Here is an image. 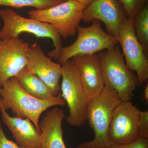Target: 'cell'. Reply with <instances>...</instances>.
Masks as SVG:
<instances>
[{
  "mask_svg": "<svg viewBox=\"0 0 148 148\" xmlns=\"http://www.w3.org/2000/svg\"><path fill=\"white\" fill-rule=\"evenodd\" d=\"M0 101L6 110H11L15 116L28 118L41 133V115L53 106H65L66 103L61 93L49 100H42L30 95L22 88L15 77L11 78L0 87Z\"/></svg>",
  "mask_w": 148,
  "mask_h": 148,
  "instance_id": "cell-1",
  "label": "cell"
},
{
  "mask_svg": "<svg viewBox=\"0 0 148 148\" xmlns=\"http://www.w3.org/2000/svg\"><path fill=\"white\" fill-rule=\"evenodd\" d=\"M122 101L117 93L105 86L101 94L91 99L88 105L86 119L93 129L94 138L75 148H106L112 145L109 129L113 112Z\"/></svg>",
  "mask_w": 148,
  "mask_h": 148,
  "instance_id": "cell-2",
  "label": "cell"
},
{
  "mask_svg": "<svg viewBox=\"0 0 148 148\" xmlns=\"http://www.w3.org/2000/svg\"><path fill=\"white\" fill-rule=\"evenodd\" d=\"M98 55L105 86L114 90L122 101H131L139 80L127 67L118 45Z\"/></svg>",
  "mask_w": 148,
  "mask_h": 148,
  "instance_id": "cell-3",
  "label": "cell"
},
{
  "mask_svg": "<svg viewBox=\"0 0 148 148\" xmlns=\"http://www.w3.org/2000/svg\"><path fill=\"white\" fill-rule=\"evenodd\" d=\"M0 17L3 22L0 31V39H8L18 38L22 33H29L37 38H49L53 41L54 49L48 53V56L56 60L63 48L61 37L57 29L51 24L19 15L12 9L0 10Z\"/></svg>",
  "mask_w": 148,
  "mask_h": 148,
  "instance_id": "cell-4",
  "label": "cell"
},
{
  "mask_svg": "<svg viewBox=\"0 0 148 148\" xmlns=\"http://www.w3.org/2000/svg\"><path fill=\"white\" fill-rule=\"evenodd\" d=\"M61 64V95L69 110L66 121L71 126L82 127L87 121L86 112L90 100L84 92L79 73L73 60L69 59Z\"/></svg>",
  "mask_w": 148,
  "mask_h": 148,
  "instance_id": "cell-5",
  "label": "cell"
},
{
  "mask_svg": "<svg viewBox=\"0 0 148 148\" xmlns=\"http://www.w3.org/2000/svg\"><path fill=\"white\" fill-rule=\"evenodd\" d=\"M89 27L79 26L78 37L71 45L63 47L56 60L63 64L75 56L92 54L112 48L118 43L117 38L103 30L101 21L94 20Z\"/></svg>",
  "mask_w": 148,
  "mask_h": 148,
  "instance_id": "cell-6",
  "label": "cell"
},
{
  "mask_svg": "<svg viewBox=\"0 0 148 148\" xmlns=\"http://www.w3.org/2000/svg\"><path fill=\"white\" fill-rule=\"evenodd\" d=\"M86 8L75 0L65 1L41 10L29 11L30 18L51 24L65 40L76 34Z\"/></svg>",
  "mask_w": 148,
  "mask_h": 148,
  "instance_id": "cell-7",
  "label": "cell"
},
{
  "mask_svg": "<svg viewBox=\"0 0 148 148\" xmlns=\"http://www.w3.org/2000/svg\"><path fill=\"white\" fill-rule=\"evenodd\" d=\"M141 112L131 101H122L116 107L109 129L112 145H125L142 139L140 132Z\"/></svg>",
  "mask_w": 148,
  "mask_h": 148,
  "instance_id": "cell-8",
  "label": "cell"
},
{
  "mask_svg": "<svg viewBox=\"0 0 148 148\" xmlns=\"http://www.w3.org/2000/svg\"><path fill=\"white\" fill-rule=\"evenodd\" d=\"M118 41L128 68L137 73L139 86L148 82V60L143 46L135 34L132 19L125 20L120 30Z\"/></svg>",
  "mask_w": 148,
  "mask_h": 148,
  "instance_id": "cell-9",
  "label": "cell"
},
{
  "mask_svg": "<svg viewBox=\"0 0 148 148\" xmlns=\"http://www.w3.org/2000/svg\"><path fill=\"white\" fill-rule=\"evenodd\" d=\"M127 18L119 0H93L83 11L82 21L90 23L93 20L103 22L108 33L117 38L121 28Z\"/></svg>",
  "mask_w": 148,
  "mask_h": 148,
  "instance_id": "cell-10",
  "label": "cell"
},
{
  "mask_svg": "<svg viewBox=\"0 0 148 148\" xmlns=\"http://www.w3.org/2000/svg\"><path fill=\"white\" fill-rule=\"evenodd\" d=\"M30 45L18 38L2 40L0 42V87L8 80L16 77L28 63Z\"/></svg>",
  "mask_w": 148,
  "mask_h": 148,
  "instance_id": "cell-11",
  "label": "cell"
},
{
  "mask_svg": "<svg viewBox=\"0 0 148 148\" xmlns=\"http://www.w3.org/2000/svg\"><path fill=\"white\" fill-rule=\"evenodd\" d=\"M27 56L29 60L26 67L27 71L37 75L46 84L53 96L60 94V80L62 75L61 64L53 62L36 42L30 45Z\"/></svg>",
  "mask_w": 148,
  "mask_h": 148,
  "instance_id": "cell-12",
  "label": "cell"
},
{
  "mask_svg": "<svg viewBox=\"0 0 148 148\" xmlns=\"http://www.w3.org/2000/svg\"><path fill=\"white\" fill-rule=\"evenodd\" d=\"M72 60L78 69L86 96L90 100L97 97L105 86L98 54L79 56Z\"/></svg>",
  "mask_w": 148,
  "mask_h": 148,
  "instance_id": "cell-13",
  "label": "cell"
},
{
  "mask_svg": "<svg viewBox=\"0 0 148 148\" xmlns=\"http://www.w3.org/2000/svg\"><path fill=\"white\" fill-rule=\"evenodd\" d=\"M3 122L10 130L16 143L21 148H41V133L29 119L12 117L0 101Z\"/></svg>",
  "mask_w": 148,
  "mask_h": 148,
  "instance_id": "cell-14",
  "label": "cell"
},
{
  "mask_svg": "<svg viewBox=\"0 0 148 148\" xmlns=\"http://www.w3.org/2000/svg\"><path fill=\"white\" fill-rule=\"evenodd\" d=\"M65 117L64 111L57 107L47 111L39 123L41 148H72L67 147L63 138L62 123Z\"/></svg>",
  "mask_w": 148,
  "mask_h": 148,
  "instance_id": "cell-15",
  "label": "cell"
},
{
  "mask_svg": "<svg viewBox=\"0 0 148 148\" xmlns=\"http://www.w3.org/2000/svg\"><path fill=\"white\" fill-rule=\"evenodd\" d=\"M22 88L30 95L42 100L54 98L48 87L37 75L23 69L16 77Z\"/></svg>",
  "mask_w": 148,
  "mask_h": 148,
  "instance_id": "cell-16",
  "label": "cell"
},
{
  "mask_svg": "<svg viewBox=\"0 0 148 148\" xmlns=\"http://www.w3.org/2000/svg\"><path fill=\"white\" fill-rule=\"evenodd\" d=\"M136 36L148 55V3L132 19Z\"/></svg>",
  "mask_w": 148,
  "mask_h": 148,
  "instance_id": "cell-17",
  "label": "cell"
},
{
  "mask_svg": "<svg viewBox=\"0 0 148 148\" xmlns=\"http://www.w3.org/2000/svg\"><path fill=\"white\" fill-rule=\"evenodd\" d=\"M65 1L66 0H0V6L16 8L32 7L36 9V10H41L49 8Z\"/></svg>",
  "mask_w": 148,
  "mask_h": 148,
  "instance_id": "cell-18",
  "label": "cell"
},
{
  "mask_svg": "<svg viewBox=\"0 0 148 148\" xmlns=\"http://www.w3.org/2000/svg\"><path fill=\"white\" fill-rule=\"evenodd\" d=\"M125 11L127 17L133 19L148 3V0H119Z\"/></svg>",
  "mask_w": 148,
  "mask_h": 148,
  "instance_id": "cell-19",
  "label": "cell"
},
{
  "mask_svg": "<svg viewBox=\"0 0 148 148\" xmlns=\"http://www.w3.org/2000/svg\"><path fill=\"white\" fill-rule=\"evenodd\" d=\"M140 136L142 139H148V111H142L140 115Z\"/></svg>",
  "mask_w": 148,
  "mask_h": 148,
  "instance_id": "cell-20",
  "label": "cell"
},
{
  "mask_svg": "<svg viewBox=\"0 0 148 148\" xmlns=\"http://www.w3.org/2000/svg\"><path fill=\"white\" fill-rule=\"evenodd\" d=\"M106 148H148V139H140L133 143L125 145H112Z\"/></svg>",
  "mask_w": 148,
  "mask_h": 148,
  "instance_id": "cell-21",
  "label": "cell"
},
{
  "mask_svg": "<svg viewBox=\"0 0 148 148\" xmlns=\"http://www.w3.org/2000/svg\"><path fill=\"white\" fill-rule=\"evenodd\" d=\"M0 148H21L16 143L9 140L3 130L0 121Z\"/></svg>",
  "mask_w": 148,
  "mask_h": 148,
  "instance_id": "cell-22",
  "label": "cell"
},
{
  "mask_svg": "<svg viewBox=\"0 0 148 148\" xmlns=\"http://www.w3.org/2000/svg\"><path fill=\"white\" fill-rule=\"evenodd\" d=\"M82 5L84 6L86 8L87 6L92 2L93 0H75Z\"/></svg>",
  "mask_w": 148,
  "mask_h": 148,
  "instance_id": "cell-23",
  "label": "cell"
},
{
  "mask_svg": "<svg viewBox=\"0 0 148 148\" xmlns=\"http://www.w3.org/2000/svg\"><path fill=\"white\" fill-rule=\"evenodd\" d=\"M143 100L146 101L147 103L148 102V84L145 86L144 90V95H143Z\"/></svg>",
  "mask_w": 148,
  "mask_h": 148,
  "instance_id": "cell-24",
  "label": "cell"
},
{
  "mask_svg": "<svg viewBox=\"0 0 148 148\" xmlns=\"http://www.w3.org/2000/svg\"><path fill=\"white\" fill-rule=\"evenodd\" d=\"M1 40H2L1 39H0V42H1Z\"/></svg>",
  "mask_w": 148,
  "mask_h": 148,
  "instance_id": "cell-25",
  "label": "cell"
},
{
  "mask_svg": "<svg viewBox=\"0 0 148 148\" xmlns=\"http://www.w3.org/2000/svg\"></svg>",
  "mask_w": 148,
  "mask_h": 148,
  "instance_id": "cell-26",
  "label": "cell"
}]
</instances>
